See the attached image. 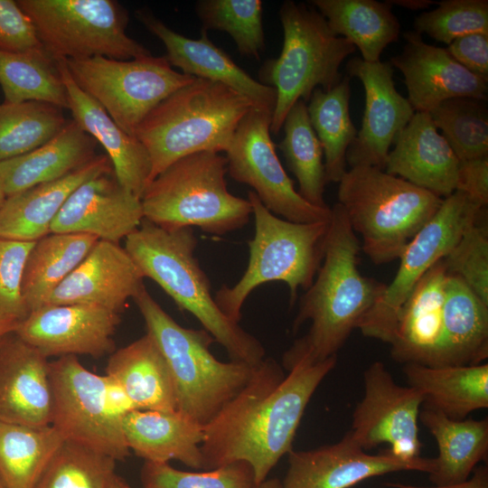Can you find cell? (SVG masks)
Returning a JSON list of instances; mask_svg holds the SVG:
<instances>
[{
	"label": "cell",
	"mask_w": 488,
	"mask_h": 488,
	"mask_svg": "<svg viewBox=\"0 0 488 488\" xmlns=\"http://www.w3.org/2000/svg\"><path fill=\"white\" fill-rule=\"evenodd\" d=\"M137 20L164 45V55L172 67L198 79L220 82L249 99L256 108L273 112L277 92L253 79L221 48L216 46L202 29L198 39L185 37L169 28L145 8L136 12Z\"/></svg>",
	"instance_id": "obj_22"
},
{
	"label": "cell",
	"mask_w": 488,
	"mask_h": 488,
	"mask_svg": "<svg viewBox=\"0 0 488 488\" xmlns=\"http://www.w3.org/2000/svg\"><path fill=\"white\" fill-rule=\"evenodd\" d=\"M62 108L42 101L0 104V162L29 153L67 124Z\"/></svg>",
	"instance_id": "obj_40"
},
{
	"label": "cell",
	"mask_w": 488,
	"mask_h": 488,
	"mask_svg": "<svg viewBox=\"0 0 488 488\" xmlns=\"http://www.w3.org/2000/svg\"><path fill=\"white\" fill-rule=\"evenodd\" d=\"M98 142L74 120L38 148L0 162V182L5 196L60 179L91 161Z\"/></svg>",
	"instance_id": "obj_29"
},
{
	"label": "cell",
	"mask_w": 488,
	"mask_h": 488,
	"mask_svg": "<svg viewBox=\"0 0 488 488\" xmlns=\"http://www.w3.org/2000/svg\"><path fill=\"white\" fill-rule=\"evenodd\" d=\"M56 61L66 89L68 109L71 112L72 120L106 150L120 185L141 199L151 182L152 164L146 149L136 136L119 127L99 104L79 88L65 60Z\"/></svg>",
	"instance_id": "obj_25"
},
{
	"label": "cell",
	"mask_w": 488,
	"mask_h": 488,
	"mask_svg": "<svg viewBox=\"0 0 488 488\" xmlns=\"http://www.w3.org/2000/svg\"><path fill=\"white\" fill-rule=\"evenodd\" d=\"M446 50L459 64L488 81V33H475L458 37Z\"/></svg>",
	"instance_id": "obj_49"
},
{
	"label": "cell",
	"mask_w": 488,
	"mask_h": 488,
	"mask_svg": "<svg viewBox=\"0 0 488 488\" xmlns=\"http://www.w3.org/2000/svg\"><path fill=\"white\" fill-rule=\"evenodd\" d=\"M272 113L253 108L240 121L226 153L228 173L250 186L273 214L297 223L328 221L330 207L307 202L295 189L271 139Z\"/></svg>",
	"instance_id": "obj_14"
},
{
	"label": "cell",
	"mask_w": 488,
	"mask_h": 488,
	"mask_svg": "<svg viewBox=\"0 0 488 488\" xmlns=\"http://www.w3.org/2000/svg\"><path fill=\"white\" fill-rule=\"evenodd\" d=\"M418 420L436 439L438 455L428 474L435 485L466 481L487 455L488 419H453L422 405Z\"/></svg>",
	"instance_id": "obj_32"
},
{
	"label": "cell",
	"mask_w": 488,
	"mask_h": 488,
	"mask_svg": "<svg viewBox=\"0 0 488 488\" xmlns=\"http://www.w3.org/2000/svg\"><path fill=\"white\" fill-rule=\"evenodd\" d=\"M409 386L423 396L422 405L453 419L488 407V363L465 366L404 364Z\"/></svg>",
	"instance_id": "obj_33"
},
{
	"label": "cell",
	"mask_w": 488,
	"mask_h": 488,
	"mask_svg": "<svg viewBox=\"0 0 488 488\" xmlns=\"http://www.w3.org/2000/svg\"><path fill=\"white\" fill-rule=\"evenodd\" d=\"M486 208L455 191L443 199L431 220L416 234L399 257L389 285L357 324L370 338L390 343L401 307L421 277L458 242Z\"/></svg>",
	"instance_id": "obj_12"
},
{
	"label": "cell",
	"mask_w": 488,
	"mask_h": 488,
	"mask_svg": "<svg viewBox=\"0 0 488 488\" xmlns=\"http://www.w3.org/2000/svg\"><path fill=\"white\" fill-rule=\"evenodd\" d=\"M255 488H284L282 482L278 479H266Z\"/></svg>",
	"instance_id": "obj_55"
},
{
	"label": "cell",
	"mask_w": 488,
	"mask_h": 488,
	"mask_svg": "<svg viewBox=\"0 0 488 488\" xmlns=\"http://www.w3.org/2000/svg\"><path fill=\"white\" fill-rule=\"evenodd\" d=\"M144 286V277L125 248L99 239L45 305H92L120 314Z\"/></svg>",
	"instance_id": "obj_21"
},
{
	"label": "cell",
	"mask_w": 488,
	"mask_h": 488,
	"mask_svg": "<svg viewBox=\"0 0 488 488\" xmlns=\"http://www.w3.org/2000/svg\"><path fill=\"white\" fill-rule=\"evenodd\" d=\"M331 211L323 260L300 298L293 332L307 321L311 325L284 353L283 362L302 357L321 361L337 356L386 286L361 275L358 268L361 242L341 206L335 203Z\"/></svg>",
	"instance_id": "obj_2"
},
{
	"label": "cell",
	"mask_w": 488,
	"mask_h": 488,
	"mask_svg": "<svg viewBox=\"0 0 488 488\" xmlns=\"http://www.w3.org/2000/svg\"><path fill=\"white\" fill-rule=\"evenodd\" d=\"M338 204L376 265L399 259L443 198L374 166H353L338 182Z\"/></svg>",
	"instance_id": "obj_5"
},
{
	"label": "cell",
	"mask_w": 488,
	"mask_h": 488,
	"mask_svg": "<svg viewBox=\"0 0 488 488\" xmlns=\"http://www.w3.org/2000/svg\"><path fill=\"white\" fill-rule=\"evenodd\" d=\"M284 33L280 55L261 66L260 82L272 87L277 100L270 133L277 135L291 108L300 99L309 100L313 91L329 90L341 80L340 67L356 48L335 35L316 9L302 3L285 1L279 8Z\"/></svg>",
	"instance_id": "obj_9"
},
{
	"label": "cell",
	"mask_w": 488,
	"mask_h": 488,
	"mask_svg": "<svg viewBox=\"0 0 488 488\" xmlns=\"http://www.w3.org/2000/svg\"><path fill=\"white\" fill-rule=\"evenodd\" d=\"M350 78L329 90L315 89L306 105L312 127L321 143L327 183H338L347 171L346 154L357 136L350 115Z\"/></svg>",
	"instance_id": "obj_36"
},
{
	"label": "cell",
	"mask_w": 488,
	"mask_h": 488,
	"mask_svg": "<svg viewBox=\"0 0 488 488\" xmlns=\"http://www.w3.org/2000/svg\"><path fill=\"white\" fill-rule=\"evenodd\" d=\"M0 488H5L1 477H0Z\"/></svg>",
	"instance_id": "obj_58"
},
{
	"label": "cell",
	"mask_w": 488,
	"mask_h": 488,
	"mask_svg": "<svg viewBox=\"0 0 488 488\" xmlns=\"http://www.w3.org/2000/svg\"><path fill=\"white\" fill-rule=\"evenodd\" d=\"M387 2L391 6L395 5L408 10H424L435 4L430 0H389Z\"/></svg>",
	"instance_id": "obj_53"
},
{
	"label": "cell",
	"mask_w": 488,
	"mask_h": 488,
	"mask_svg": "<svg viewBox=\"0 0 488 488\" xmlns=\"http://www.w3.org/2000/svg\"><path fill=\"white\" fill-rule=\"evenodd\" d=\"M51 426L64 441L123 461L129 455L122 418L108 403L104 375L86 369L77 356L51 362Z\"/></svg>",
	"instance_id": "obj_13"
},
{
	"label": "cell",
	"mask_w": 488,
	"mask_h": 488,
	"mask_svg": "<svg viewBox=\"0 0 488 488\" xmlns=\"http://www.w3.org/2000/svg\"><path fill=\"white\" fill-rule=\"evenodd\" d=\"M63 442L51 425L33 427L0 419V477L5 488H34Z\"/></svg>",
	"instance_id": "obj_37"
},
{
	"label": "cell",
	"mask_w": 488,
	"mask_h": 488,
	"mask_svg": "<svg viewBox=\"0 0 488 488\" xmlns=\"http://www.w3.org/2000/svg\"><path fill=\"white\" fill-rule=\"evenodd\" d=\"M414 27L416 32L447 45L466 34L488 33V1H441L434 10L417 16Z\"/></svg>",
	"instance_id": "obj_45"
},
{
	"label": "cell",
	"mask_w": 488,
	"mask_h": 488,
	"mask_svg": "<svg viewBox=\"0 0 488 488\" xmlns=\"http://www.w3.org/2000/svg\"><path fill=\"white\" fill-rule=\"evenodd\" d=\"M483 218L464 232L443 260L448 275L461 279L488 305V227L480 222Z\"/></svg>",
	"instance_id": "obj_46"
},
{
	"label": "cell",
	"mask_w": 488,
	"mask_h": 488,
	"mask_svg": "<svg viewBox=\"0 0 488 488\" xmlns=\"http://www.w3.org/2000/svg\"><path fill=\"white\" fill-rule=\"evenodd\" d=\"M429 114L459 161L488 156V113L484 101L451 99Z\"/></svg>",
	"instance_id": "obj_42"
},
{
	"label": "cell",
	"mask_w": 488,
	"mask_h": 488,
	"mask_svg": "<svg viewBox=\"0 0 488 488\" xmlns=\"http://www.w3.org/2000/svg\"><path fill=\"white\" fill-rule=\"evenodd\" d=\"M261 0H199L195 12L202 29L230 35L241 56L260 60L265 49Z\"/></svg>",
	"instance_id": "obj_41"
},
{
	"label": "cell",
	"mask_w": 488,
	"mask_h": 488,
	"mask_svg": "<svg viewBox=\"0 0 488 488\" xmlns=\"http://www.w3.org/2000/svg\"><path fill=\"white\" fill-rule=\"evenodd\" d=\"M130 451L145 462L178 460L193 469H203L201 444L204 427L178 410L135 409L122 418Z\"/></svg>",
	"instance_id": "obj_28"
},
{
	"label": "cell",
	"mask_w": 488,
	"mask_h": 488,
	"mask_svg": "<svg viewBox=\"0 0 488 488\" xmlns=\"http://www.w3.org/2000/svg\"><path fill=\"white\" fill-rule=\"evenodd\" d=\"M5 198L6 196H5L2 183L0 182V206L2 205Z\"/></svg>",
	"instance_id": "obj_57"
},
{
	"label": "cell",
	"mask_w": 488,
	"mask_h": 488,
	"mask_svg": "<svg viewBox=\"0 0 488 488\" xmlns=\"http://www.w3.org/2000/svg\"><path fill=\"white\" fill-rule=\"evenodd\" d=\"M348 77L361 82L365 108L361 129L346 154L350 167L364 165L384 170L390 146L415 110L395 88L389 61H364L353 57L346 64Z\"/></svg>",
	"instance_id": "obj_16"
},
{
	"label": "cell",
	"mask_w": 488,
	"mask_h": 488,
	"mask_svg": "<svg viewBox=\"0 0 488 488\" xmlns=\"http://www.w3.org/2000/svg\"><path fill=\"white\" fill-rule=\"evenodd\" d=\"M120 314L92 305H48L19 322L14 333L46 357H102L115 351Z\"/></svg>",
	"instance_id": "obj_18"
},
{
	"label": "cell",
	"mask_w": 488,
	"mask_h": 488,
	"mask_svg": "<svg viewBox=\"0 0 488 488\" xmlns=\"http://www.w3.org/2000/svg\"><path fill=\"white\" fill-rule=\"evenodd\" d=\"M113 171L107 155L69 174L7 196L0 206V237L37 241L51 233V225L70 195L84 182Z\"/></svg>",
	"instance_id": "obj_27"
},
{
	"label": "cell",
	"mask_w": 488,
	"mask_h": 488,
	"mask_svg": "<svg viewBox=\"0 0 488 488\" xmlns=\"http://www.w3.org/2000/svg\"><path fill=\"white\" fill-rule=\"evenodd\" d=\"M253 108L241 93L203 79L196 78L172 93L134 133L149 155L151 182L186 155L226 152L240 121Z\"/></svg>",
	"instance_id": "obj_4"
},
{
	"label": "cell",
	"mask_w": 488,
	"mask_h": 488,
	"mask_svg": "<svg viewBox=\"0 0 488 488\" xmlns=\"http://www.w3.org/2000/svg\"><path fill=\"white\" fill-rule=\"evenodd\" d=\"M487 357L488 305L461 279L447 274L436 366L477 365Z\"/></svg>",
	"instance_id": "obj_31"
},
{
	"label": "cell",
	"mask_w": 488,
	"mask_h": 488,
	"mask_svg": "<svg viewBox=\"0 0 488 488\" xmlns=\"http://www.w3.org/2000/svg\"><path fill=\"white\" fill-rule=\"evenodd\" d=\"M384 171L441 198L455 192L459 160L427 112H415L394 140Z\"/></svg>",
	"instance_id": "obj_24"
},
{
	"label": "cell",
	"mask_w": 488,
	"mask_h": 488,
	"mask_svg": "<svg viewBox=\"0 0 488 488\" xmlns=\"http://www.w3.org/2000/svg\"><path fill=\"white\" fill-rule=\"evenodd\" d=\"M446 277L442 258L421 277L404 303L389 343L395 361L437 365Z\"/></svg>",
	"instance_id": "obj_26"
},
{
	"label": "cell",
	"mask_w": 488,
	"mask_h": 488,
	"mask_svg": "<svg viewBox=\"0 0 488 488\" xmlns=\"http://www.w3.org/2000/svg\"><path fill=\"white\" fill-rule=\"evenodd\" d=\"M0 51H45L33 21L16 1L0 0Z\"/></svg>",
	"instance_id": "obj_48"
},
{
	"label": "cell",
	"mask_w": 488,
	"mask_h": 488,
	"mask_svg": "<svg viewBox=\"0 0 488 488\" xmlns=\"http://www.w3.org/2000/svg\"><path fill=\"white\" fill-rule=\"evenodd\" d=\"M48 357L14 332L0 340V419L51 425L52 390Z\"/></svg>",
	"instance_id": "obj_23"
},
{
	"label": "cell",
	"mask_w": 488,
	"mask_h": 488,
	"mask_svg": "<svg viewBox=\"0 0 488 488\" xmlns=\"http://www.w3.org/2000/svg\"><path fill=\"white\" fill-rule=\"evenodd\" d=\"M143 488H255L254 474L246 462H234L202 472L178 470L168 463L145 462Z\"/></svg>",
	"instance_id": "obj_44"
},
{
	"label": "cell",
	"mask_w": 488,
	"mask_h": 488,
	"mask_svg": "<svg viewBox=\"0 0 488 488\" xmlns=\"http://www.w3.org/2000/svg\"><path fill=\"white\" fill-rule=\"evenodd\" d=\"M55 61L96 56L127 61L151 55L127 34V11L115 0H19Z\"/></svg>",
	"instance_id": "obj_10"
},
{
	"label": "cell",
	"mask_w": 488,
	"mask_h": 488,
	"mask_svg": "<svg viewBox=\"0 0 488 488\" xmlns=\"http://www.w3.org/2000/svg\"><path fill=\"white\" fill-rule=\"evenodd\" d=\"M387 488H488V470L486 466L475 468L471 476L465 482L449 485H434L432 487L390 483Z\"/></svg>",
	"instance_id": "obj_52"
},
{
	"label": "cell",
	"mask_w": 488,
	"mask_h": 488,
	"mask_svg": "<svg viewBox=\"0 0 488 488\" xmlns=\"http://www.w3.org/2000/svg\"><path fill=\"white\" fill-rule=\"evenodd\" d=\"M104 377L107 400L112 410L123 418L125 415L136 409L124 389L108 376Z\"/></svg>",
	"instance_id": "obj_51"
},
{
	"label": "cell",
	"mask_w": 488,
	"mask_h": 488,
	"mask_svg": "<svg viewBox=\"0 0 488 488\" xmlns=\"http://www.w3.org/2000/svg\"><path fill=\"white\" fill-rule=\"evenodd\" d=\"M455 191L480 206L488 204V156L459 161Z\"/></svg>",
	"instance_id": "obj_50"
},
{
	"label": "cell",
	"mask_w": 488,
	"mask_h": 488,
	"mask_svg": "<svg viewBox=\"0 0 488 488\" xmlns=\"http://www.w3.org/2000/svg\"><path fill=\"white\" fill-rule=\"evenodd\" d=\"M98 240L87 234L51 232L35 241L25 264L22 285L30 313L46 305L52 293Z\"/></svg>",
	"instance_id": "obj_35"
},
{
	"label": "cell",
	"mask_w": 488,
	"mask_h": 488,
	"mask_svg": "<svg viewBox=\"0 0 488 488\" xmlns=\"http://www.w3.org/2000/svg\"><path fill=\"white\" fill-rule=\"evenodd\" d=\"M143 220L141 199L121 186L112 171L81 183L53 220L51 232L87 234L119 244Z\"/></svg>",
	"instance_id": "obj_20"
},
{
	"label": "cell",
	"mask_w": 488,
	"mask_h": 488,
	"mask_svg": "<svg viewBox=\"0 0 488 488\" xmlns=\"http://www.w3.org/2000/svg\"><path fill=\"white\" fill-rule=\"evenodd\" d=\"M227 164L226 156L215 152L178 159L145 188L144 219L165 230L197 227L216 236L243 228L252 206L228 190Z\"/></svg>",
	"instance_id": "obj_7"
},
{
	"label": "cell",
	"mask_w": 488,
	"mask_h": 488,
	"mask_svg": "<svg viewBox=\"0 0 488 488\" xmlns=\"http://www.w3.org/2000/svg\"><path fill=\"white\" fill-rule=\"evenodd\" d=\"M108 488H134L130 486L125 480L115 474Z\"/></svg>",
	"instance_id": "obj_56"
},
{
	"label": "cell",
	"mask_w": 488,
	"mask_h": 488,
	"mask_svg": "<svg viewBox=\"0 0 488 488\" xmlns=\"http://www.w3.org/2000/svg\"><path fill=\"white\" fill-rule=\"evenodd\" d=\"M133 300L168 365L176 410L206 426L244 387L257 364L216 359L210 350L211 335L180 325L145 286Z\"/></svg>",
	"instance_id": "obj_6"
},
{
	"label": "cell",
	"mask_w": 488,
	"mask_h": 488,
	"mask_svg": "<svg viewBox=\"0 0 488 488\" xmlns=\"http://www.w3.org/2000/svg\"><path fill=\"white\" fill-rule=\"evenodd\" d=\"M282 128L284 137L278 147L298 182V193L314 206L329 207L324 197L327 183L324 152L310 123L305 101L300 99L291 108Z\"/></svg>",
	"instance_id": "obj_39"
},
{
	"label": "cell",
	"mask_w": 488,
	"mask_h": 488,
	"mask_svg": "<svg viewBox=\"0 0 488 488\" xmlns=\"http://www.w3.org/2000/svg\"><path fill=\"white\" fill-rule=\"evenodd\" d=\"M19 322L0 314V340L6 334L14 332Z\"/></svg>",
	"instance_id": "obj_54"
},
{
	"label": "cell",
	"mask_w": 488,
	"mask_h": 488,
	"mask_svg": "<svg viewBox=\"0 0 488 488\" xmlns=\"http://www.w3.org/2000/svg\"><path fill=\"white\" fill-rule=\"evenodd\" d=\"M337 356L321 361L302 357L283 366L272 358L258 363L244 387L204 426L203 469L248 463L256 484L293 450L312 396L333 370Z\"/></svg>",
	"instance_id": "obj_1"
},
{
	"label": "cell",
	"mask_w": 488,
	"mask_h": 488,
	"mask_svg": "<svg viewBox=\"0 0 488 488\" xmlns=\"http://www.w3.org/2000/svg\"><path fill=\"white\" fill-rule=\"evenodd\" d=\"M284 488H351L375 476L399 471L429 474L433 458L405 461L389 450L370 455L352 437L349 431L332 445L305 451L291 450Z\"/></svg>",
	"instance_id": "obj_17"
},
{
	"label": "cell",
	"mask_w": 488,
	"mask_h": 488,
	"mask_svg": "<svg viewBox=\"0 0 488 488\" xmlns=\"http://www.w3.org/2000/svg\"><path fill=\"white\" fill-rule=\"evenodd\" d=\"M332 32L360 50L367 62L380 61V54L400 33V23L391 5L376 0H312Z\"/></svg>",
	"instance_id": "obj_34"
},
{
	"label": "cell",
	"mask_w": 488,
	"mask_h": 488,
	"mask_svg": "<svg viewBox=\"0 0 488 488\" xmlns=\"http://www.w3.org/2000/svg\"><path fill=\"white\" fill-rule=\"evenodd\" d=\"M404 38L401 52L389 63L402 73L415 112L430 113L451 99H486L488 81L459 64L446 48L425 42L416 31L407 32Z\"/></svg>",
	"instance_id": "obj_19"
},
{
	"label": "cell",
	"mask_w": 488,
	"mask_h": 488,
	"mask_svg": "<svg viewBox=\"0 0 488 488\" xmlns=\"http://www.w3.org/2000/svg\"><path fill=\"white\" fill-rule=\"evenodd\" d=\"M79 86L128 135L164 99L196 78L173 69L165 56L121 61L102 56L65 60Z\"/></svg>",
	"instance_id": "obj_11"
},
{
	"label": "cell",
	"mask_w": 488,
	"mask_h": 488,
	"mask_svg": "<svg viewBox=\"0 0 488 488\" xmlns=\"http://www.w3.org/2000/svg\"><path fill=\"white\" fill-rule=\"evenodd\" d=\"M0 86L5 103L42 101L68 109V97L57 61L46 51H0Z\"/></svg>",
	"instance_id": "obj_38"
},
{
	"label": "cell",
	"mask_w": 488,
	"mask_h": 488,
	"mask_svg": "<svg viewBox=\"0 0 488 488\" xmlns=\"http://www.w3.org/2000/svg\"><path fill=\"white\" fill-rule=\"evenodd\" d=\"M198 239L192 228L165 230L143 220L125 239L144 278L155 282L179 309L191 313L231 361L250 365L266 358L262 343L217 305L209 277L195 257Z\"/></svg>",
	"instance_id": "obj_3"
},
{
	"label": "cell",
	"mask_w": 488,
	"mask_h": 488,
	"mask_svg": "<svg viewBox=\"0 0 488 488\" xmlns=\"http://www.w3.org/2000/svg\"><path fill=\"white\" fill-rule=\"evenodd\" d=\"M127 393L136 409L176 410V398L166 361L149 333L114 351L106 374Z\"/></svg>",
	"instance_id": "obj_30"
},
{
	"label": "cell",
	"mask_w": 488,
	"mask_h": 488,
	"mask_svg": "<svg viewBox=\"0 0 488 488\" xmlns=\"http://www.w3.org/2000/svg\"><path fill=\"white\" fill-rule=\"evenodd\" d=\"M35 241L0 237V314L23 321L30 314L22 285L25 264Z\"/></svg>",
	"instance_id": "obj_47"
},
{
	"label": "cell",
	"mask_w": 488,
	"mask_h": 488,
	"mask_svg": "<svg viewBox=\"0 0 488 488\" xmlns=\"http://www.w3.org/2000/svg\"><path fill=\"white\" fill-rule=\"evenodd\" d=\"M255 221V235L249 241V262L232 286H221L214 296L223 314L234 323L251 292L262 284L281 281L287 285L290 305L301 287L313 283L324 257L328 221L297 223L270 212L252 191L248 193Z\"/></svg>",
	"instance_id": "obj_8"
},
{
	"label": "cell",
	"mask_w": 488,
	"mask_h": 488,
	"mask_svg": "<svg viewBox=\"0 0 488 488\" xmlns=\"http://www.w3.org/2000/svg\"><path fill=\"white\" fill-rule=\"evenodd\" d=\"M364 395L352 412L349 430L365 451L389 444V452L405 461L420 457L418 418L424 399L411 386H400L382 361L363 372Z\"/></svg>",
	"instance_id": "obj_15"
},
{
	"label": "cell",
	"mask_w": 488,
	"mask_h": 488,
	"mask_svg": "<svg viewBox=\"0 0 488 488\" xmlns=\"http://www.w3.org/2000/svg\"><path fill=\"white\" fill-rule=\"evenodd\" d=\"M116 460L64 441L50 459L34 488H108Z\"/></svg>",
	"instance_id": "obj_43"
}]
</instances>
